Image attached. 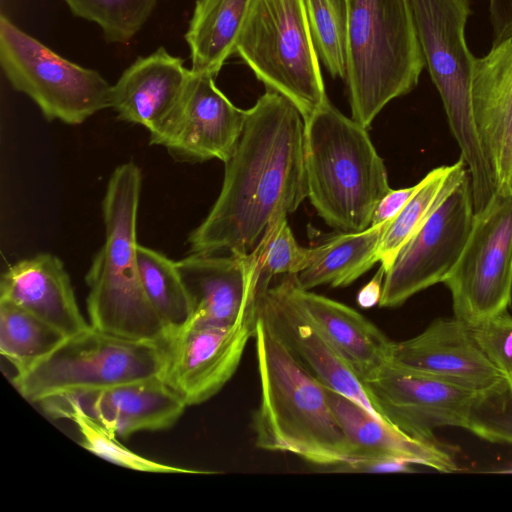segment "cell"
<instances>
[{
	"mask_svg": "<svg viewBox=\"0 0 512 512\" xmlns=\"http://www.w3.org/2000/svg\"><path fill=\"white\" fill-rule=\"evenodd\" d=\"M454 316L473 326L506 311L512 299V193H494L475 212L464 249L443 281Z\"/></svg>",
	"mask_w": 512,
	"mask_h": 512,
	"instance_id": "10",
	"label": "cell"
},
{
	"mask_svg": "<svg viewBox=\"0 0 512 512\" xmlns=\"http://www.w3.org/2000/svg\"><path fill=\"white\" fill-rule=\"evenodd\" d=\"M412 463L390 458L350 459L337 466L336 471L359 473H411Z\"/></svg>",
	"mask_w": 512,
	"mask_h": 512,
	"instance_id": "35",
	"label": "cell"
},
{
	"mask_svg": "<svg viewBox=\"0 0 512 512\" xmlns=\"http://www.w3.org/2000/svg\"><path fill=\"white\" fill-rule=\"evenodd\" d=\"M363 384L387 423L430 441L437 429H466L480 395L390 361Z\"/></svg>",
	"mask_w": 512,
	"mask_h": 512,
	"instance_id": "12",
	"label": "cell"
},
{
	"mask_svg": "<svg viewBox=\"0 0 512 512\" xmlns=\"http://www.w3.org/2000/svg\"><path fill=\"white\" fill-rule=\"evenodd\" d=\"M259 278L258 290L269 287L276 275H296L309 264L311 248L301 247L287 222V215L275 217L250 253Z\"/></svg>",
	"mask_w": 512,
	"mask_h": 512,
	"instance_id": "31",
	"label": "cell"
},
{
	"mask_svg": "<svg viewBox=\"0 0 512 512\" xmlns=\"http://www.w3.org/2000/svg\"><path fill=\"white\" fill-rule=\"evenodd\" d=\"M311 36L319 57L333 78L343 81L348 61L346 0H304Z\"/></svg>",
	"mask_w": 512,
	"mask_h": 512,
	"instance_id": "30",
	"label": "cell"
},
{
	"mask_svg": "<svg viewBox=\"0 0 512 512\" xmlns=\"http://www.w3.org/2000/svg\"><path fill=\"white\" fill-rule=\"evenodd\" d=\"M466 430L488 442L512 445V375L479 395Z\"/></svg>",
	"mask_w": 512,
	"mask_h": 512,
	"instance_id": "33",
	"label": "cell"
},
{
	"mask_svg": "<svg viewBox=\"0 0 512 512\" xmlns=\"http://www.w3.org/2000/svg\"><path fill=\"white\" fill-rule=\"evenodd\" d=\"M390 362L480 394L505 379L478 346L470 326L455 316L438 318L416 336L393 341Z\"/></svg>",
	"mask_w": 512,
	"mask_h": 512,
	"instance_id": "15",
	"label": "cell"
},
{
	"mask_svg": "<svg viewBox=\"0 0 512 512\" xmlns=\"http://www.w3.org/2000/svg\"><path fill=\"white\" fill-rule=\"evenodd\" d=\"M71 12L99 25L113 43L132 39L150 17L156 0H63Z\"/></svg>",
	"mask_w": 512,
	"mask_h": 512,
	"instance_id": "32",
	"label": "cell"
},
{
	"mask_svg": "<svg viewBox=\"0 0 512 512\" xmlns=\"http://www.w3.org/2000/svg\"><path fill=\"white\" fill-rule=\"evenodd\" d=\"M221 191L188 237L190 253L248 256L270 222L307 197L304 120L285 97L266 89L246 110Z\"/></svg>",
	"mask_w": 512,
	"mask_h": 512,
	"instance_id": "1",
	"label": "cell"
},
{
	"mask_svg": "<svg viewBox=\"0 0 512 512\" xmlns=\"http://www.w3.org/2000/svg\"><path fill=\"white\" fill-rule=\"evenodd\" d=\"M468 174V168L460 157L452 165L432 169L419 181L416 192L390 221L382 234L378 256L385 273L402 247Z\"/></svg>",
	"mask_w": 512,
	"mask_h": 512,
	"instance_id": "26",
	"label": "cell"
},
{
	"mask_svg": "<svg viewBox=\"0 0 512 512\" xmlns=\"http://www.w3.org/2000/svg\"><path fill=\"white\" fill-rule=\"evenodd\" d=\"M344 80L351 118L369 128L393 99L411 92L425 67L409 0H346Z\"/></svg>",
	"mask_w": 512,
	"mask_h": 512,
	"instance_id": "5",
	"label": "cell"
},
{
	"mask_svg": "<svg viewBox=\"0 0 512 512\" xmlns=\"http://www.w3.org/2000/svg\"><path fill=\"white\" fill-rule=\"evenodd\" d=\"M165 343L111 335L93 327L66 337L13 384L33 403L63 394L108 388L161 377Z\"/></svg>",
	"mask_w": 512,
	"mask_h": 512,
	"instance_id": "8",
	"label": "cell"
},
{
	"mask_svg": "<svg viewBox=\"0 0 512 512\" xmlns=\"http://www.w3.org/2000/svg\"><path fill=\"white\" fill-rule=\"evenodd\" d=\"M258 315L290 353L321 383L386 422L363 382L278 283L258 290ZM387 423V422H386Z\"/></svg>",
	"mask_w": 512,
	"mask_h": 512,
	"instance_id": "17",
	"label": "cell"
},
{
	"mask_svg": "<svg viewBox=\"0 0 512 512\" xmlns=\"http://www.w3.org/2000/svg\"><path fill=\"white\" fill-rule=\"evenodd\" d=\"M416 34L427 67L460 147L470 175L475 212L495 193L472 105L475 57L465 27L472 13L471 0H409Z\"/></svg>",
	"mask_w": 512,
	"mask_h": 512,
	"instance_id": "6",
	"label": "cell"
},
{
	"mask_svg": "<svg viewBox=\"0 0 512 512\" xmlns=\"http://www.w3.org/2000/svg\"><path fill=\"white\" fill-rule=\"evenodd\" d=\"M328 396L349 445L348 460L390 458L444 473L459 470L453 455L436 440L413 437L377 419L360 404L329 388Z\"/></svg>",
	"mask_w": 512,
	"mask_h": 512,
	"instance_id": "23",
	"label": "cell"
},
{
	"mask_svg": "<svg viewBox=\"0 0 512 512\" xmlns=\"http://www.w3.org/2000/svg\"><path fill=\"white\" fill-rule=\"evenodd\" d=\"M142 174L133 162L115 168L103 199L105 242L85 280L91 327L119 337L166 343L168 332L150 304L137 263Z\"/></svg>",
	"mask_w": 512,
	"mask_h": 512,
	"instance_id": "3",
	"label": "cell"
},
{
	"mask_svg": "<svg viewBox=\"0 0 512 512\" xmlns=\"http://www.w3.org/2000/svg\"><path fill=\"white\" fill-rule=\"evenodd\" d=\"M492 45L512 38V0H489Z\"/></svg>",
	"mask_w": 512,
	"mask_h": 512,
	"instance_id": "37",
	"label": "cell"
},
{
	"mask_svg": "<svg viewBox=\"0 0 512 512\" xmlns=\"http://www.w3.org/2000/svg\"><path fill=\"white\" fill-rule=\"evenodd\" d=\"M280 284L362 382L390 361L393 341L365 316L301 288L294 275H285Z\"/></svg>",
	"mask_w": 512,
	"mask_h": 512,
	"instance_id": "19",
	"label": "cell"
},
{
	"mask_svg": "<svg viewBox=\"0 0 512 512\" xmlns=\"http://www.w3.org/2000/svg\"><path fill=\"white\" fill-rule=\"evenodd\" d=\"M472 105L495 192L512 193V38L476 58Z\"/></svg>",
	"mask_w": 512,
	"mask_h": 512,
	"instance_id": "18",
	"label": "cell"
},
{
	"mask_svg": "<svg viewBox=\"0 0 512 512\" xmlns=\"http://www.w3.org/2000/svg\"><path fill=\"white\" fill-rule=\"evenodd\" d=\"M0 62L12 87L30 97L47 120L78 125L111 107L112 86L0 17Z\"/></svg>",
	"mask_w": 512,
	"mask_h": 512,
	"instance_id": "9",
	"label": "cell"
},
{
	"mask_svg": "<svg viewBox=\"0 0 512 512\" xmlns=\"http://www.w3.org/2000/svg\"><path fill=\"white\" fill-rule=\"evenodd\" d=\"M475 216L470 175L440 203L386 271L379 306L396 308L445 280L457 263Z\"/></svg>",
	"mask_w": 512,
	"mask_h": 512,
	"instance_id": "11",
	"label": "cell"
},
{
	"mask_svg": "<svg viewBox=\"0 0 512 512\" xmlns=\"http://www.w3.org/2000/svg\"><path fill=\"white\" fill-rule=\"evenodd\" d=\"M235 53L303 120L329 100L304 0H251Z\"/></svg>",
	"mask_w": 512,
	"mask_h": 512,
	"instance_id": "7",
	"label": "cell"
},
{
	"mask_svg": "<svg viewBox=\"0 0 512 512\" xmlns=\"http://www.w3.org/2000/svg\"><path fill=\"white\" fill-rule=\"evenodd\" d=\"M385 276V269L380 268L374 274L372 279L364 285L357 294V303L362 308H371L378 305L382 295V286Z\"/></svg>",
	"mask_w": 512,
	"mask_h": 512,
	"instance_id": "38",
	"label": "cell"
},
{
	"mask_svg": "<svg viewBox=\"0 0 512 512\" xmlns=\"http://www.w3.org/2000/svg\"><path fill=\"white\" fill-rule=\"evenodd\" d=\"M497 473H505V474H512V467L501 469L496 471Z\"/></svg>",
	"mask_w": 512,
	"mask_h": 512,
	"instance_id": "39",
	"label": "cell"
},
{
	"mask_svg": "<svg viewBox=\"0 0 512 512\" xmlns=\"http://www.w3.org/2000/svg\"><path fill=\"white\" fill-rule=\"evenodd\" d=\"M470 328L475 341L491 363L505 377L512 375V316L507 310Z\"/></svg>",
	"mask_w": 512,
	"mask_h": 512,
	"instance_id": "34",
	"label": "cell"
},
{
	"mask_svg": "<svg viewBox=\"0 0 512 512\" xmlns=\"http://www.w3.org/2000/svg\"><path fill=\"white\" fill-rule=\"evenodd\" d=\"M389 223L340 232L311 248L308 266L294 275L297 284L306 290L322 285L335 288L352 284L379 262L380 240Z\"/></svg>",
	"mask_w": 512,
	"mask_h": 512,
	"instance_id": "24",
	"label": "cell"
},
{
	"mask_svg": "<svg viewBox=\"0 0 512 512\" xmlns=\"http://www.w3.org/2000/svg\"><path fill=\"white\" fill-rule=\"evenodd\" d=\"M245 119L246 110L218 89L215 76L192 71L176 108L150 133V143L165 147L178 161L225 163L237 147Z\"/></svg>",
	"mask_w": 512,
	"mask_h": 512,
	"instance_id": "13",
	"label": "cell"
},
{
	"mask_svg": "<svg viewBox=\"0 0 512 512\" xmlns=\"http://www.w3.org/2000/svg\"><path fill=\"white\" fill-rule=\"evenodd\" d=\"M137 263L145 294L163 322L168 338L190 317V300L176 261L160 252L137 245Z\"/></svg>",
	"mask_w": 512,
	"mask_h": 512,
	"instance_id": "29",
	"label": "cell"
},
{
	"mask_svg": "<svg viewBox=\"0 0 512 512\" xmlns=\"http://www.w3.org/2000/svg\"><path fill=\"white\" fill-rule=\"evenodd\" d=\"M256 319L232 326H184L165 343L163 381L186 406L216 395L236 372Z\"/></svg>",
	"mask_w": 512,
	"mask_h": 512,
	"instance_id": "14",
	"label": "cell"
},
{
	"mask_svg": "<svg viewBox=\"0 0 512 512\" xmlns=\"http://www.w3.org/2000/svg\"><path fill=\"white\" fill-rule=\"evenodd\" d=\"M38 404L50 416L54 418H66L72 421L81 435V446L94 455L113 464L140 472L181 474L210 473L167 465L131 451L117 440L115 434L109 432L101 424L88 416L77 403L64 396L57 395L48 397Z\"/></svg>",
	"mask_w": 512,
	"mask_h": 512,
	"instance_id": "27",
	"label": "cell"
},
{
	"mask_svg": "<svg viewBox=\"0 0 512 512\" xmlns=\"http://www.w3.org/2000/svg\"><path fill=\"white\" fill-rule=\"evenodd\" d=\"M304 144L307 197L318 215L339 232L368 228L391 188L367 128L328 100L304 120Z\"/></svg>",
	"mask_w": 512,
	"mask_h": 512,
	"instance_id": "4",
	"label": "cell"
},
{
	"mask_svg": "<svg viewBox=\"0 0 512 512\" xmlns=\"http://www.w3.org/2000/svg\"><path fill=\"white\" fill-rule=\"evenodd\" d=\"M254 339L261 389L252 417L255 445L320 466L335 467L348 460L349 445L328 388L290 353L258 313Z\"/></svg>",
	"mask_w": 512,
	"mask_h": 512,
	"instance_id": "2",
	"label": "cell"
},
{
	"mask_svg": "<svg viewBox=\"0 0 512 512\" xmlns=\"http://www.w3.org/2000/svg\"><path fill=\"white\" fill-rule=\"evenodd\" d=\"M0 300L35 315L66 337L90 327L62 261L53 254H38L10 266L1 277Z\"/></svg>",
	"mask_w": 512,
	"mask_h": 512,
	"instance_id": "22",
	"label": "cell"
},
{
	"mask_svg": "<svg viewBox=\"0 0 512 512\" xmlns=\"http://www.w3.org/2000/svg\"><path fill=\"white\" fill-rule=\"evenodd\" d=\"M418 187L419 182L407 188L390 189L377 203L370 226L391 221L413 196Z\"/></svg>",
	"mask_w": 512,
	"mask_h": 512,
	"instance_id": "36",
	"label": "cell"
},
{
	"mask_svg": "<svg viewBox=\"0 0 512 512\" xmlns=\"http://www.w3.org/2000/svg\"><path fill=\"white\" fill-rule=\"evenodd\" d=\"M61 396L117 437L168 429L187 407L161 377Z\"/></svg>",
	"mask_w": 512,
	"mask_h": 512,
	"instance_id": "20",
	"label": "cell"
},
{
	"mask_svg": "<svg viewBox=\"0 0 512 512\" xmlns=\"http://www.w3.org/2000/svg\"><path fill=\"white\" fill-rule=\"evenodd\" d=\"M251 0H197L185 39L191 70L217 76L236 44Z\"/></svg>",
	"mask_w": 512,
	"mask_h": 512,
	"instance_id": "25",
	"label": "cell"
},
{
	"mask_svg": "<svg viewBox=\"0 0 512 512\" xmlns=\"http://www.w3.org/2000/svg\"><path fill=\"white\" fill-rule=\"evenodd\" d=\"M181 58L163 47L139 57L111 89V108L120 120L159 129L179 103L191 76Z\"/></svg>",
	"mask_w": 512,
	"mask_h": 512,
	"instance_id": "21",
	"label": "cell"
},
{
	"mask_svg": "<svg viewBox=\"0 0 512 512\" xmlns=\"http://www.w3.org/2000/svg\"><path fill=\"white\" fill-rule=\"evenodd\" d=\"M176 263L190 300L185 326H232L257 316L259 279L250 254L190 253Z\"/></svg>",
	"mask_w": 512,
	"mask_h": 512,
	"instance_id": "16",
	"label": "cell"
},
{
	"mask_svg": "<svg viewBox=\"0 0 512 512\" xmlns=\"http://www.w3.org/2000/svg\"><path fill=\"white\" fill-rule=\"evenodd\" d=\"M66 338L59 330L18 307L0 300V352L23 373L49 355Z\"/></svg>",
	"mask_w": 512,
	"mask_h": 512,
	"instance_id": "28",
	"label": "cell"
}]
</instances>
